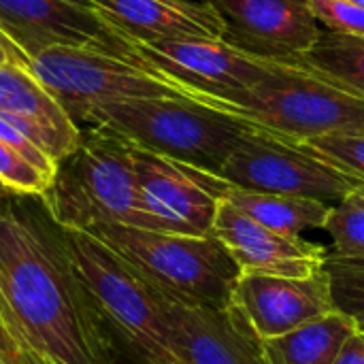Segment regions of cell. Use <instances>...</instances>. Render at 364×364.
Returning a JSON list of instances; mask_svg holds the SVG:
<instances>
[{
	"label": "cell",
	"mask_w": 364,
	"mask_h": 364,
	"mask_svg": "<svg viewBox=\"0 0 364 364\" xmlns=\"http://www.w3.org/2000/svg\"><path fill=\"white\" fill-rule=\"evenodd\" d=\"M0 324L47 364H117L64 237L0 209Z\"/></svg>",
	"instance_id": "6da1fadb"
},
{
	"label": "cell",
	"mask_w": 364,
	"mask_h": 364,
	"mask_svg": "<svg viewBox=\"0 0 364 364\" xmlns=\"http://www.w3.org/2000/svg\"><path fill=\"white\" fill-rule=\"evenodd\" d=\"M41 200L60 230L122 224L160 232L143 205L134 145L105 126H87L77 151L58 162Z\"/></svg>",
	"instance_id": "7a4b0ae2"
},
{
	"label": "cell",
	"mask_w": 364,
	"mask_h": 364,
	"mask_svg": "<svg viewBox=\"0 0 364 364\" xmlns=\"http://www.w3.org/2000/svg\"><path fill=\"white\" fill-rule=\"evenodd\" d=\"M85 126H105L141 149L220 177L237 145L258 130L241 117L192 98H136L87 111Z\"/></svg>",
	"instance_id": "3957f363"
},
{
	"label": "cell",
	"mask_w": 364,
	"mask_h": 364,
	"mask_svg": "<svg viewBox=\"0 0 364 364\" xmlns=\"http://www.w3.org/2000/svg\"><path fill=\"white\" fill-rule=\"evenodd\" d=\"M213 107L290 143L364 134V96L305 62H286L269 79Z\"/></svg>",
	"instance_id": "277c9868"
},
{
	"label": "cell",
	"mask_w": 364,
	"mask_h": 364,
	"mask_svg": "<svg viewBox=\"0 0 364 364\" xmlns=\"http://www.w3.org/2000/svg\"><path fill=\"white\" fill-rule=\"evenodd\" d=\"M85 232L111 247L158 292L218 309L230 305L241 271L213 235L190 237L122 224L96 226Z\"/></svg>",
	"instance_id": "5b68a950"
},
{
	"label": "cell",
	"mask_w": 364,
	"mask_h": 364,
	"mask_svg": "<svg viewBox=\"0 0 364 364\" xmlns=\"http://www.w3.org/2000/svg\"><path fill=\"white\" fill-rule=\"evenodd\" d=\"M64 243L105 326L141 364H179L168 346L160 292L124 258L85 230H62Z\"/></svg>",
	"instance_id": "8992f818"
},
{
	"label": "cell",
	"mask_w": 364,
	"mask_h": 364,
	"mask_svg": "<svg viewBox=\"0 0 364 364\" xmlns=\"http://www.w3.org/2000/svg\"><path fill=\"white\" fill-rule=\"evenodd\" d=\"M122 38V58L141 64L173 85L181 87L188 98L218 105L235 94L247 92L256 83L275 75L286 62L254 55L224 38H162L134 41Z\"/></svg>",
	"instance_id": "52a82bcc"
},
{
	"label": "cell",
	"mask_w": 364,
	"mask_h": 364,
	"mask_svg": "<svg viewBox=\"0 0 364 364\" xmlns=\"http://www.w3.org/2000/svg\"><path fill=\"white\" fill-rule=\"evenodd\" d=\"M34 77L81 124L90 109L136 98H188L162 75L87 47H55L28 60Z\"/></svg>",
	"instance_id": "ba28073f"
},
{
	"label": "cell",
	"mask_w": 364,
	"mask_h": 364,
	"mask_svg": "<svg viewBox=\"0 0 364 364\" xmlns=\"http://www.w3.org/2000/svg\"><path fill=\"white\" fill-rule=\"evenodd\" d=\"M220 179L232 188L341 203L356 186L352 177L299 143L252 130L230 154Z\"/></svg>",
	"instance_id": "9c48e42d"
},
{
	"label": "cell",
	"mask_w": 364,
	"mask_h": 364,
	"mask_svg": "<svg viewBox=\"0 0 364 364\" xmlns=\"http://www.w3.org/2000/svg\"><path fill=\"white\" fill-rule=\"evenodd\" d=\"M134 168L143 205L160 232L190 237L211 235L220 192L226 181L136 145Z\"/></svg>",
	"instance_id": "30bf717a"
},
{
	"label": "cell",
	"mask_w": 364,
	"mask_h": 364,
	"mask_svg": "<svg viewBox=\"0 0 364 364\" xmlns=\"http://www.w3.org/2000/svg\"><path fill=\"white\" fill-rule=\"evenodd\" d=\"M230 311L256 343L292 333L335 311L328 277H284L239 273Z\"/></svg>",
	"instance_id": "8fae6325"
},
{
	"label": "cell",
	"mask_w": 364,
	"mask_h": 364,
	"mask_svg": "<svg viewBox=\"0 0 364 364\" xmlns=\"http://www.w3.org/2000/svg\"><path fill=\"white\" fill-rule=\"evenodd\" d=\"M0 34L26 62L55 47L122 55L117 32L94 9L68 0H0Z\"/></svg>",
	"instance_id": "7c38bea8"
},
{
	"label": "cell",
	"mask_w": 364,
	"mask_h": 364,
	"mask_svg": "<svg viewBox=\"0 0 364 364\" xmlns=\"http://www.w3.org/2000/svg\"><path fill=\"white\" fill-rule=\"evenodd\" d=\"M224 23V41L277 62H303L320 38L309 0H203Z\"/></svg>",
	"instance_id": "4fadbf2b"
},
{
	"label": "cell",
	"mask_w": 364,
	"mask_h": 364,
	"mask_svg": "<svg viewBox=\"0 0 364 364\" xmlns=\"http://www.w3.org/2000/svg\"><path fill=\"white\" fill-rule=\"evenodd\" d=\"M211 235L228 250L241 273L316 277L328 258L320 243L277 235L224 198H220Z\"/></svg>",
	"instance_id": "5bb4252c"
},
{
	"label": "cell",
	"mask_w": 364,
	"mask_h": 364,
	"mask_svg": "<svg viewBox=\"0 0 364 364\" xmlns=\"http://www.w3.org/2000/svg\"><path fill=\"white\" fill-rule=\"evenodd\" d=\"M168 346L179 364H262L258 343L230 307L218 309L160 292Z\"/></svg>",
	"instance_id": "9a60e30c"
},
{
	"label": "cell",
	"mask_w": 364,
	"mask_h": 364,
	"mask_svg": "<svg viewBox=\"0 0 364 364\" xmlns=\"http://www.w3.org/2000/svg\"><path fill=\"white\" fill-rule=\"evenodd\" d=\"M0 115L55 162L83 141V130L62 102L34 77L28 62L0 64Z\"/></svg>",
	"instance_id": "2e32d148"
},
{
	"label": "cell",
	"mask_w": 364,
	"mask_h": 364,
	"mask_svg": "<svg viewBox=\"0 0 364 364\" xmlns=\"http://www.w3.org/2000/svg\"><path fill=\"white\" fill-rule=\"evenodd\" d=\"M94 11L134 41L224 38L220 15L203 0H94Z\"/></svg>",
	"instance_id": "e0dca14e"
},
{
	"label": "cell",
	"mask_w": 364,
	"mask_h": 364,
	"mask_svg": "<svg viewBox=\"0 0 364 364\" xmlns=\"http://www.w3.org/2000/svg\"><path fill=\"white\" fill-rule=\"evenodd\" d=\"M220 198L235 205L254 222L262 224L264 228L290 237L301 239L309 228H324L326 218L331 213L328 203L303 198V196H286V194H264V192H250L239 190L232 186H224Z\"/></svg>",
	"instance_id": "ac0fdd59"
},
{
	"label": "cell",
	"mask_w": 364,
	"mask_h": 364,
	"mask_svg": "<svg viewBox=\"0 0 364 364\" xmlns=\"http://www.w3.org/2000/svg\"><path fill=\"white\" fill-rule=\"evenodd\" d=\"M358 331L356 324L333 311L292 333L258 343L262 364H335L348 337Z\"/></svg>",
	"instance_id": "d6986e66"
},
{
	"label": "cell",
	"mask_w": 364,
	"mask_h": 364,
	"mask_svg": "<svg viewBox=\"0 0 364 364\" xmlns=\"http://www.w3.org/2000/svg\"><path fill=\"white\" fill-rule=\"evenodd\" d=\"M303 62L364 96V38L335 34L322 28L318 43Z\"/></svg>",
	"instance_id": "ffe728a7"
},
{
	"label": "cell",
	"mask_w": 364,
	"mask_h": 364,
	"mask_svg": "<svg viewBox=\"0 0 364 364\" xmlns=\"http://www.w3.org/2000/svg\"><path fill=\"white\" fill-rule=\"evenodd\" d=\"M324 273L328 277L335 311L348 316L364 333V260L328 254Z\"/></svg>",
	"instance_id": "44dd1931"
},
{
	"label": "cell",
	"mask_w": 364,
	"mask_h": 364,
	"mask_svg": "<svg viewBox=\"0 0 364 364\" xmlns=\"http://www.w3.org/2000/svg\"><path fill=\"white\" fill-rule=\"evenodd\" d=\"M335 245L337 256L364 260V207L346 196L331 207L324 228Z\"/></svg>",
	"instance_id": "7402d4cb"
},
{
	"label": "cell",
	"mask_w": 364,
	"mask_h": 364,
	"mask_svg": "<svg viewBox=\"0 0 364 364\" xmlns=\"http://www.w3.org/2000/svg\"><path fill=\"white\" fill-rule=\"evenodd\" d=\"M354 181L364 183V134H331L299 143Z\"/></svg>",
	"instance_id": "603a6c76"
},
{
	"label": "cell",
	"mask_w": 364,
	"mask_h": 364,
	"mask_svg": "<svg viewBox=\"0 0 364 364\" xmlns=\"http://www.w3.org/2000/svg\"><path fill=\"white\" fill-rule=\"evenodd\" d=\"M53 177L32 166L17 151L0 141V183L13 196H43Z\"/></svg>",
	"instance_id": "cb8c5ba5"
},
{
	"label": "cell",
	"mask_w": 364,
	"mask_h": 364,
	"mask_svg": "<svg viewBox=\"0 0 364 364\" xmlns=\"http://www.w3.org/2000/svg\"><path fill=\"white\" fill-rule=\"evenodd\" d=\"M309 4L324 30L364 38V6L352 0H309Z\"/></svg>",
	"instance_id": "d4e9b609"
},
{
	"label": "cell",
	"mask_w": 364,
	"mask_h": 364,
	"mask_svg": "<svg viewBox=\"0 0 364 364\" xmlns=\"http://www.w3.org/2000/svg\"><path fill=\"white\" fill-rule=\"evenodd\" d=\"M0 141L11 147L13 151H17L23 160H28L32 166H36L38 171L47 173V175H55V168H58V162L47 156L38 145H34L26 134H21L11 122H6L2 115H0Z\"/></svg>",
	"instance_id": "484cf974"
},
{
	"label": "cell",
	"mask_w": 364,
	"mask_h": 364,
	"mask_svg": "<svg viewBox=\"0 0 364 364\" xmlns=\"http://www.w3.org/2000/svg\"><path fill=\"white\" fill-rule=\"evenodd\" d=\"M0 364H47L0 324Z\"/></svg>",
	"instance_id": "4316f807"
},
{
	"label": "cell",
	"mask_w": 364,
	"mask_h": 364,
	"mask_svg": "<svg viewBox=\"0 0 364 364\" xmlns=\"http://www.w3.org/2000/svg\"><path fill=\"white\" fill-rule=\"evenodd\" d=\"M335 364H364V333L354 331L339 350Z\"/></svg>",
	"instance_id": "83f0119b"
},
{
	"label": "cell",
	"mask_w": 364,
	"mask_h": 364,
	"mask_svg": "<svg viewBox=\"0 0 364 364\" xmlns=\"http://www.w3.org/2000/svg\"><path fill=\"white\" fill-rule=\"evenodd\" d=\"M11 60H19V62H26L23 58H21V53L0 34V64H6V62H11Z\"/></svg>",
	"instance_id": "f1b7e54d"
},
{
	"label": "cell",
	"mask_w": 364,
	"mask_h": 364,
	"mask_svg": "<svg viewBox=\"0 0 364 364\" xmlns=\"http://www.w3.org/2000/svg\"><path fill=\"white\" fill-rule=\"evenodd\" d=\"M348 196H350V198H354L358 205H363L364 207V183H358V186H356V188H354V190H352Z\"/></svg>",
	"instance_id": "f546056e"
},
{
	"label": "cell",
	"mask_w": 364,
	"mask_h": 364,
	"mask_svg": "<svg viewBox=\"0 0 364 364\" xmlns=\"http://www.w3.org/2000/svg\"><path fill=\"white\" fill-rule=\"evenodd\" d=\"M11 198H13V194H11V192L0 183V209H2V207H6V203H9Z\"/></svg>",
	"instance_id": "4dcf8cb0"
},
{
	"label": "cell",
	"mask_w": 364,
	"mask_h": 364,
	"mask_svg": "<svg viewBox=\"0 0 364 364\" xmlns=\"http://www.w3.org/2000/svg\"><path fill=\"white\" fill-rule=\"evenodd\" d=\"M68 2H75V4H81V6H90V9H94V0H68Z\"/></svg>",
	"instance_id": "1f68e13d"
},
{
	"label": "cell",
	"mask_w": 364,
	"mask_h": 364,
	"mask_svg": "<svg viewBox=\"0 0 364 364\" xmlns=\"http://www.w3.org/2000/svg\"><path fill=\"white\" fill-rule=\"evenodd\" d=\"M0 316H2V301H0Z\"/></svg>",
	"instance_id": "d6a6232c"
},
{
	"label": "cell",
	"mask_w": 364,
	"mask_h": 364,
	"mask_svg": "<svg viewBox=\"0 0 364 364\" xmlns=\"http://www.w3.org/2000/svg\"><path fill=\"white\" fill-rule=\"evenodd\" d=\"M134 364H141V363H134Z\"/></svg>",
	"instance_id": "836d02e7"
}]
</instances>
